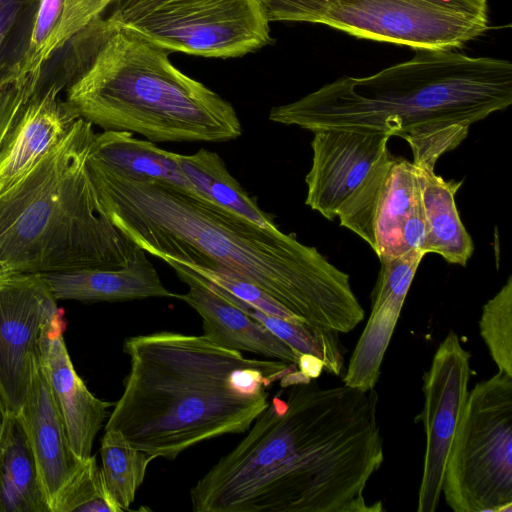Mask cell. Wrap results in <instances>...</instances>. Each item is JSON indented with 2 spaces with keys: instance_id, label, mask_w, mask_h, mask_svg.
<instances>
[{
  "instance_id": "cell-1",
  "label": "cell",
  "mask_w": 512,
  "mask_h": 512,
  "mask_svg": "<svg viewBox=\"0 0 512 512\" xmlns=\"http://www.w3.org/2000/svg\"><path fill=\"white\" fill-rule=\"evenodd\" d=\"M378 393L313 380L288 387L191 488L195 512H370L384 460Z\"/></svg>"
},
{
  "instance_id": "cell-2",
  "label": "cell",
  "mask_w": 512,
  "mask_h": 512,
  "mask_svg": "<svg viewBox=\"0 0 512 512\" xmlns=\"http://www.w3.org/2000/svg\"><path fill=\"white\" fill-rule=\"evenodd\" d=\"M88 167L104 213L146 253L227 271L317 327L348 333L364 319L349 275L294 235L262 227L174 184L90 157Z\"/></svg>"
},
{
  "instance_id": "cell-3",
  "label": "cell",
  "mask_w": 512,
  "mask_h": 512,
  "mask_svg": "<svg viewBox=\"0 0 512 512\" xmlns=\"http://www.w3.org/2000/svg\"><path fill=\"white\" fill-rule=\"evenodd\" d=\"M123 351L129 371L105 430L120 431L155 459L173 460L204 441L247 432L268 406L267 389L298 369L172 331L128 337Z\"/></svg>"
},
{
  "instance_id": "cell-4",
  "label": "cell",
  "mask_w": 512,
  "mask_h": 512,
  "mask_svg": "<svg viewBox=\"0 0 512 512\" xmlns=\"http://www.w3.org/2000/svg\"><path fill=\"white\" fill-rule=\"evenodd\" d=\"M169 51L103 15L46 61L40 85L54 84L83 119L104 131L151 142H222L242 126L230 102L178 70Z\"/></svg>"
},
{
  "instance_id": "cell-5",
  "label": "cell",
  "mask_w": 512,
  "mask_h": 512,
  "mask_svg": "<svg viewBox=\"0 0 512 512\" xmlns=\"http://www.w3.org/2000/svg\"><path fill=\"white\" fill-rule=\"evenodd\" d=\"M512 103V64L493 57L418 51L366 77L344 76L273 107L269 120L312 132H382L408 143L469 128Z\"/></svg>"
},
{
  "instance_id": "cell-6",
  "label": "cell",
  "mask_w": 512,
  "mask_h": 512,
  "mask_svg": "<svg viewBox=\"0 0 512 512\" xmlns=\"http://www.w3.org/2000/svg\"><path fill=\"white\" fill-rule=\"evenodd\" d=\"M93 124L66 136L0 193V280L86 268H121L140 249L104 213L88 157Z\"/></svg>"
},
{
  "instance_id": "cell-7",
  "label": "cell",
  "mask_w": 512,
  "mask_h": 512,
  "mask_svg": "<svg viewBox=\"0 0 512 512\" xmlns=\"http://www.w3.org/2000/svg\"><path fill=\"white\" fill-rule=\"evenodd\" d=\"M442 494L455 512H512V377L498 371L469 391Z\"/></svg>"
},
{
  "instance_id": "cell-8",
  "label": "cell",
  "mask_w": 512,
  "mask_h": 512,
  "mask_svg": "<svg viewBox=\"0 0 512 512\" xmlns=\"http://www.w3.org/2000/svg\"><path fill=\"white\" fill-rule=\"evenodd\" d=\"M315 23L417 51H449L487 30L488 5L487 0H337Z\"/></svg>"
},
{
  "instance_id": "cell-9",
  "label": "cell",
  "mask_w": 512,
  "mask_h": 512,
  "mask_svg": "<svg viewBox=\"0 0 512 512\" xmlns=\"http://www.w3.org/2000/svg\"><path fill=\"white\" fill-rule=\"evenodd\" d=\"M259 0H185L126 26L169 52L234 58L272 41Z\"/></svg>"
},
{
  "instance_id": "cell-10",
  "label": "cell",
  "mask_w": 512,
  "mask_h": 512,
  "mask_svg": "<svg viewBox=\"0 0 512 512\" xmlns=\"http://www.w3.org/2000/svg\"><path fill=\"white\" fill-rule=\"evenodd\" d=\"M471 354L450 330L423 375L425 452L417 511L434 512L442 495L446 462L469 393Z\"/></svg>"
},
{
  "instance_id": "cell-11",
  "label": "cell",
  "mask_w": 512,
  "mask_h": 512,
  "mask_svg": "<svg viewBox=\"0 0 512 512\" xmlns=\"http://www.w3.org/2000/svg\"><path fill=\"white\" fill-rule=\"evenodd\" d=\"M59 309L40 275L0 280V391L9 414L25 402L40 367L44 330Z\"/></svg>"
},
{
  "instance_id": "cell-12",
  "label": "cell",
  "mask_w": 512,
  "mask_h": 512,
  "mask_svg": "<svg viewBox=\"0 0 512 512\" xmlns=\"http://www.w3.org/2000/svg\"><path fill=\"white\" fill-rule=\"evenodd\" d=\"M305 204L332 221L373 168L389 153L382 132L323 129L313 132Z\"/></svg>"
},
{
  "instance_id": "cell-13",
  "label": "cell",
  "mask_w": 512,
  "mask_h": 512,
  "mask_svg": "<svg viewBox=\"0 0 512 512\" xmlns=\"http://www.w3.org/2000/svg\"><path fill=\"white\" fill-rule=\"evenodd\" d=\"M425 255L420 249H410L380 262L371 313L350 357L343 377L345 385L362 391L375 389L404 301Z\"/></svg>"
},
{
  "instance_id": "cell-14",
  "label": "cell",
  "mask_w": 512,
  "mask_h": 512,
  "mask_svg": "<svg viewBox=\"0 0 512 512\" xmlns=\"http://www.w3.org/2000/svg\"><path fill=\"white\" fill-rule=\"evenodd\" d=\"M66 321L60 308L44 330L40 365L64 423L69 444L81 460L92 456L93 443L115 403L93 395L77 374L68 353Z\"/></svg>"
},
{
  "instance_id": "cell-15",
  "label": "cell",
  "mask_w": 512,
  "mask_h": 512,
  "mask_svg": "<svg viewBox=\"0 0 512 512\" xmlns=\"http://www.w3.org/2000/svg\"><path fill=\"white\" fill-rule=\"evenodd\" d=\"M166 263L187 284L188 291L176 298L200 315L204 336L229 349L297 365L301 353L226 300L194 271L174 261Z\"/></svg>"
},
{
  "instance_id": "cell-16",
  "label": "cell",
  "mask_w": 512,
  "mask_h": 512,
  "mask_svg": "<svg viewBox=\"0 0 512 512\" xmlns=\"http://www.w3.org/2000/svg\"><path fill=\"white\" fill-rule=\"evenodd\" d=\"M79 117L54 84L33 93L0 146V193L27 175Z\"/></svg>"
},
{
  "instance_id": "cell-17",
  "label": "cell",
  "mask_w": 512,
  "mask_h": 512,
  "mask_svg": "<svg viewBox=\"0 0 512 512\" xmlns=\"http://www.w3.org/2000/svg\"><path fill=\"white\" fill-rule=\"evenodd\" d=\"M19 419L34 456L50 511L82 460L71 449L64 423L41 365L36 372Z\"/></svg>"
},
{
  "instance_id": "cell-18",
  "label": "cell",
  "mask_w": 512,
  "mask_h": 512,
  "mask_svg": "<svg viewBox=\"0 0 512 512\" xmlns=\"http://www.w3.org/2000/svg\"><path fill=\"white\" fill-rule=\"evenodd\" d=\"M141 248L121 268H86L41 274L56 300L127 301L176 298Z\"/></svg>"
},
{
  "instance_id": "cell-19",
  "label": "cell",
  "mask_w": 512,
  "mask_h": 512,
  "mask_svg": "<svg viewBox=\"0 0 512 512\" xmlns=\"http://www.w3.org/2000/svg\"><path fill=\"white\" fill-rule=\"evenodd\" d=\"M413 165L418 173L426 223L425 254L435 253L448 263L465 266L474 245L455 202L463 180H445L435 173L434 166Z\"/></svg>"
},
{
  "instance_id": "cell-20",
  "label": "cell",
  "mask_w": 512,
  "mask_h": 512,
  "mask_svg": "<svg viewBox=\"0 0 512 512\" xmlns=\"http://www.w3.org/2000/svg\"><path fill=\"white\" fill-rule=\"evenodd\" d=\"M173 153L131 132L108 130L95 134L89 156L127 174L174 184L207 199L184 174Z\"/></svg>"
},
{
  "instance_id": "cell-21",
  "label": "cell",
  "mask_w": 512,
  "mask_h": 512,
  "mask_svg": "<svg viewBox=\"0 0 512 512\" xmlns=\"http://www.w3.org/2000/svg\"><path fill=\"white\" fill-rule=\"evenodd\" d=\"M0 512H51L24 429L12 414L0 439Z\"/></svg>"
},
{
  "instance_id": "cell-22",
  "label": "cell",
  "mask_w": 512,
  "mask_h": 512,
  "mask_svg": "<svg viewBox=\"0 0 512 512\" xmlns=\"http://www.w3.org/2000/svg\"><path fill=\"white\" fill-rule=\"evenodd\" d=\"M420 200L415 166L405 158L392 156L374 218L372 249L380 262L407 252L401 232Z\"/></svg>"
},
{
  "instance_id": "cell-23",
  "label": "cell",
  "mask_w": 512,
  "mask_h": 512,
  "mask_svg": "<svg viewBox=\"0 0 512 512\" xmlns=\"http://www.w3.org/2000/svg\"><path fill=\"white\" fill-rule=\"evenodd\" d=\"M173 157L187 178L208 200L262 227H277L271 215L264 212L230 174L219 154L202 148L190 155L173 153Z\"/></svg>"
},
{
  "instance_id": "cell-24",
  "label": "cell",
  "mask_w": 512,
  "mask_h": 512,
  "mask_svg": "<svg viewBox=\"0 0 512 512\" xmlns=\"http://www.w3.org/2000/svg\"><path fill=\"white\" fill-rule=\"evenodd\" d=\"M101 471L108 494L119 512L129 510L155 458L134 447L117 430L106 429L101 440Z\"/></svg>"
},
{
  "instance_id": "cell-25",
  "label": "cell",
  "mask_w": 512,
  "mask_h": 512,
  "mask_svg": "<svg viewBox=\"0 0 512 512\" xmlns=\"http://www.w3.org/2000/svg\"><path fill=\"white\" fill-rule=\"evenodd\" d=\"M39 0H0V88L15 83Z\"/></svg>"
},
{
  "instance_id": "cell-26",
  "label": "cell",
  "mask_w": 512,
  "mask_h": 512,
  "mask_svg": "<svg viewBox=\"0 0 512 512\" xmlns=\"http://www.w3.org/2000/svg\"><path fill=\"white\" fill-rule=\"evenodd\" d=\"M479 332L498 371L512 377V276L482 308Z\"/></svg>"
},
{
  "instance_id": "cell-27",
  "label": "cell",
  "mask_w": 512,
  "mask_h": 512,
  "mask_svg": "<svg viewBox=\"0 0 512 512\" xmlns=\"http://www.w3.org/2000/svg\"><path fill=\"white\" fill-rule=\"evenodd\" d=\"M65 0H39L16 82L31 80L37 87L41 70L56 49ZM36 89V88H35Z\"/></svg>"
},
{
  "instance_id": "cell-28",
  "label": "cell",
  "mask_w": 512,
  "mask_h": 512,
  "mask_svg": "<svg viewBox=\"0 0 512 512\" xmlns=\"http://www.w3.org/2000/svg\"><path fill=\"white\" fill-rule=\"evenodd\" d=\"M119 512L111 500L101 467L92 455L82 460L61 490L52 512Z\"/></svg>"
},
{
  "instance_id": "cell-29",
  "label": "cell",
  "mask_w": 512,
  "mask_h": 512,
  "mask_svg": "<svg viewBox=\"0 0 512 512\" xmlns=\"http://www.w3.org/2000/svg\"><path fill=\"white\" fill-rule=\"evenodd\" d=\"M186 267L213 285L221 288L235 298L247 303L248 305L267 315L278 317L291 322L303 321L301 318L296 316L294 313H292L290 310L281 305L278 301L273 299L254 284L234 276L227 271L198 266Z\"/></svg>"
},
{
  "instance_id": "cell-30",
  "label": "cell",
  "mask_w": 512,
  "mask_h": 512,
  "mask_svg": "<svg viewBox=\"0 0 512 512\" xmlns=\"http://www.w3.org/2000/svg\"><path fill=\"white\" fill-rule=\"evenodd\" d=\"M114 1L115 0H65L55 51L91 20L103 15L104 11L111 6Z\"/></svg>"
},
{
  "instance_id": "cell-31",
  "label": "cell",
  "mask_w": 512,
  "mask_h": 512,
  "mask_svg": "<svg viewBox=\"0 0 512 512\" xmlns=\"http://www.w3.org/2000/svg\"><path fill=\"white\" fill-rule=\"evenodd\" d=\"M337 0H259L272 21L315 23L324 9Z\"/></svg>"
},
{
  "instance_id": "cell-32",
  "label": "cell",
  "mask_w": 512,
  "mask_h": 512,
  "mask_svg": "<svg viewBox=\"0 0 512 512\" xmlns=\"http://www.w3.org/2000/svg\"><path fill=\"white\" fill-rule=\"evenodd\" d=\"M34 91L35 85L31 80L0 88V146Z\"/></svg>"
},
{
  "instance_id": "cell-33",
  "label": "cell",
  "mask_w": 512,
  "mask_h": 512,
  "mask_svg": "<svg viewBox=\"0 0 512 512\" xmlns=\"http://www.w3.org/2000/svg\"><path fill=\"white\" fill-rule=\"evenodd\" d=\"M183 1L185 0H115L112 4L113 9L107 17L114 23L123 25Z\"/></svg>"
},
{
  "instance_id": "cell-34",
  "label": "cell",
  "mask_w": 512,
  "mask_h": 512,
  "mask_svg": "<svg viewBox=\"0 0 512 512\" xmlns=\"http://www.w3.org/2000/svg\"><path fill=\"white\" fill-rule=\"evenodd\" d=\"M297 367L300 372L310 380H314L321 375L324 370L323 362L316 356L311 354H301Z\"/></svg>"
},
{
  "instance_id": "cell-35",
  "label": "cell",
  "mask_w": 512,
  "mask_h": 512,
  "mask_svg": "<svg viewBox=\"0 0 512 512\" xmlns=\"http://www.w3.org/2000/svg\"><path fill=\"white\" fill-rule=\"evenodd\" d=\"M9 415L10 414L8 412L7 406L5 404V401H4L1 391H0V439H1V436L4 431V428H5V425L8 420Z\"/></svg>"
},
{
  "instance_id": "cell-36",
  "label": "cell",
  "mask_w": 512,
  "mask_h": 512,
  "mask_svg": "<svg viewBox=\"0 0 512 512\" xmlns=\"http://www.w3.org/2000/svg\"><path fill=\"white\" fill-rule=\"evenodd\" d=\"M0 44H1V41H0Z\"/></svg>"
}]
</instances>
